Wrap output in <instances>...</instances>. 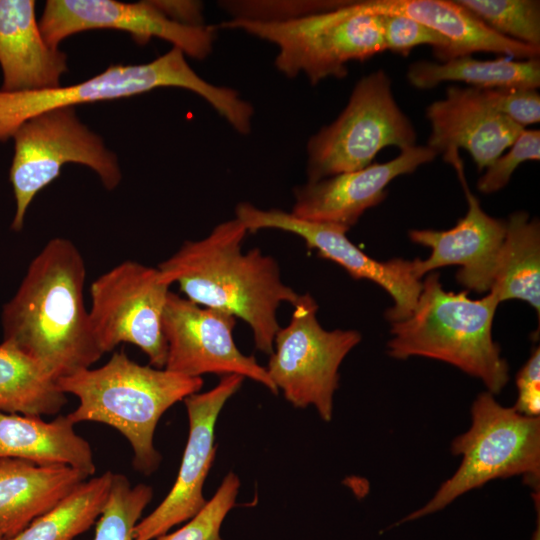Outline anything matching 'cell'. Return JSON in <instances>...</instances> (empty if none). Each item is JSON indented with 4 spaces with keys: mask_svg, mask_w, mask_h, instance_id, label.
Instances as JSON below:
<instances>
[{
    "mask_svg": "<svg viewBox=\"0 0 540 540\" xmlns=\"http://www.w3.org/2000/svg\"><path fill=\"white\" fill-rule=\"evenodd\" d=\"M170 284L158 268L126 260L90 286V323L105 354L121 343L139 347L152 367L163 369L167 346L162 317Z\"/></svg>",
    "mask_w": 540,
    "mask_h": 540,
    "instance_id": "cell-11",
    "label": "cell"
},
{
    "mask_svg": "<svg viewBox=\"0 0 540 540\" xmlns=\"http://www.w3.org/2000/svg\"><path fill=\"white\" fill-rule=\"evenodd\" d=\"M451 451L462 457L459 468L428 503L399 523L435 513L493 479L521 475L539 492L540 417H527L513 407H504L488 391L474 400L471 426L453 440Z\"/></svg>",
    "mask_w": 540,
    "mask_h": 540,
    "instance_id": "cell-7",
    "label": "cell"
},
{
    "mask_svg": "<svg viewBox=\"0 0 540 540\" xmlns=\"http://www.w3.org/2000/svg\"><path fill=\"white\" fill-rule=\"evenodd\" d=\"M160 87H178L196 93L229 123L238 120L246 106L238 91L201 78L185 60V54L173 47L149 63L112 65L70 86L24 92L0 90V142L8 141L25 121L46 111L117 100Z\"/></svg>",
    "mask_w": 540,
    "mask_h": 540,
    "instance_id": "cell-6",
    "label": "cell"
},
{
    "mask_svg": "<svg viewBox=\"0 0 540 540\" xmlns=\"http://www.w3.org/2000/svg\"><path fill=\"white\" fill-rule=\"evenodd\" d=\"M12 138L14 155L9 178L16 202L13 231L22 230L33 198L59 176L65 164L78 163L93 169L108 190L116 188L121 180L116 155L106 149L100 136L80 122L75 107L32 117L18 127Z\"/></svg>",
    "mask_w": 540,
    "mask_h": 540,
    "instance_id": "cell-9",
    "label": "cell"
},
{
    "mask_svg": "<svg viewBox=\"0 0 540 540\" xmlns=\"http://www.w3.org/2000/svg\"><path fill=\"white\" fill-rule=\"evenodd\" d=\"M57 385L79 399L78 407L67 414L70 421L98 422L118 430L131 445L133 466L148 475L161 461L153 444L159 419L172 405L198 393L203 379L138 364L121 351L99 368L59 378Z\"/></svg>",
    "mask_w": 540,
    "mask_h": 540,
    "instance_id": "cell-3",
    "label": "cell"
},
{
    "mask_svg": "<svg viewBox=\"0 0 540 540\" xmlns=\"http://www.w3.org/2000/svg\"><path fill=\"white\" fill-rule=\"evenodd\" d=\"M289 324L277 331L267 373L294 407L313 405L329 422L338 369L346 355L361 341L356 330H325L317 320L318 304L308 293L293 305Z\"/></svg>",
    "mask_w": 540,
    "mask_h": 540,
    "instance_id": "cell-10",
    "label": "cell"
},
{
    "mask_svg": "<svg viewBox=\"0 0 540 540\" xmlns=\"http://www.w3.org/2000/svg\"><path fill=\"white\" fill-rule=\"evenodd\" d=\"M415 142L416 132L395 101L391 80L379 69L360 78L337 119L308 140V182L363 169L383 148L404 150Z\"/></svg>",
    "mask_w": 540,
    "mask_h": 540,
    "instance_id": "cell-8",
    "label": "cell"
},
{
    "mask_svg": "<svg viewBox=\"0 0 540 540\" xmlns=\"http://www.w3.org/2000/svg\"><path fill=\"white\" fill-rule=\"evenodd\" d=\"M437 153L428 146H413L383 163L307 182L294 189L292 214L300 219L330 223L350 229L369 208L381 203L387 185L431 162Z\"/></svg>",
    "mask_w": 540,
    "mask_h": 540,
    "instance_id": "cell-17",
    "label": "cell"
},
{
    "mask_svg": "<svg viewBox=\"0 0 540 540\" xmlns=\"http://www.w3.org/2000/svg\"><path fill=\"white\" fill-rule=\"evenodd\" d=\"M220 28L239 29L274 44L277 70L287 78L304 73L311 85L344 78L348 62L385 51L382 16L369 12L362 1H342L333 9L281 21L232 18Z\"/></svg>",
    "mask_w": 540,
    "mask_h": 540,
    "instance_id": "cell-5",
    "label": "cell"
},
{
    "mask_svg": "<svg viewBox=\"0 0 540 540\" xmlns=\"http://www.w3.org/2000/svg\"><path fill=\"white\" fill-rule=\"evenodd\" d=\"M38 23L44 40L54 48L75 33L113 29L129 33L139 45L160 38L198 60L211 54L217 34L214 26L173 21L153 1L48 0Z\"/></svg>",
    "mask_w": 540,
    "mask_h": 540,
    "instance_id": "cell-14",
    "label": "cell"
},
{
    "mask_svg": "<svg viewBox=\"0 0 540 540\" xmlns=\"http://www.w3.org/2000/svg\"><path fill=\"white\" fill-rule=\"evenodd\" d=\"M247 229L237 219L224 221L197 241H186L158 269L168 284L177 283L193 303L241 318L251 328L255 346L273 353L280 329L277 309L300 297L286 285L278 263L258 248L247 253L242 243Z\"/></svg>",
    "mask_w": 540,
    "mask_h": 540,
    "instance_id": "cell-2",
    "label": "cell"
},
{
    "mask_svg": "<svg viewBox=\"0 0 540 540\" xmlns=\"http://www.w3.org/2000/svg\"><path fill=\"white\" fill-rule=\"evenodd\" d=\"M152 497L150 486H132L125 475L113 473L109 494L96 524L94 540H134V528Z\"/></svg>",
    "mask_w": 540,
    "mask_h": 540,
    "instance_id": "cell-28",
    "label": "cell"
},
{
    "mask_svg": "<svg viewBox=\"0 0 540 540\" xmlns=\"http://www.w3.org/2000/svg\"><path fill=\"white\" fill-rule=\"evenodd\" d=\"M381 16L385 50L407 56L413 48L429 45L438 59L447 60L450 44L438 32L408 17Z\"/></svg>",
    "mask_w": 540,
    "mask_h": 540,
    "instance_id": "cell-30",
    "label": "cell"
},
{
    "mask_svg": "<svg viewBox=\"0 0 540 540\" xmlns=\"http://www.w3.org/2000/svg\"><path fill=\"white\" fill-rule=\"evenodd\" d=\"M498 304L491 292L473 300L466 291H446L439 273L430 272L412 314L391 323L388 354L396 359L421 356L446 362L498 394L509 380L508 364L492 338Z\"/></svg>",
    "mask_w": 540,
    "mask_h": 540,
    "instance_id": "cell-4",
    "label": "cell"
},
{
    "mask_svg": "<svg viewBox=\"0 0 540 540\" xmlns=\"http://www.w3.org/2000/svg\"><path fill=\"white\" fill-rule=\"evenodd\" d=\"M479 178L477 188L483 193H494L504 188L515 169L524 161L540 159V131L524 129L508 148Z\"/></svg>",
    "mask_w": 540,
    "mask_h": 540,
    "instance_id": "cell-31",
    "label": "cell"
},
{
    "mask_svg": "<svg viewBox=\"0 0 540 540\" xmlns=\"http://www.w3.org/2000/svg\"><path fill=\"white\" fill-rule=\"evenodd\" d=\"M362 4L373 14L408 17L435 30L449 41L447 60L475 52L504 54L517 60L540 54V48L493 31L456 0H364Z\"/></svg>",
    "mask_w": 540,
    "mask_h": 540,
    "instance_id": "cell-20",
    "label": "cell"
},
{
    "mask_svg": "<svg viewBox=\"0 0 540 540\" xmlns=\"http://www.w3.org/2000/svg\"><path fill=\"white\" fill-rule=\"evenodd\" d=\"M518 397L513 407L527 417L540 414V350L535 348L529 360L517 374Z\"/></svg>",
    "mask_w": 540,
    "mask_h": 540,
    "instance_id": "cell-33",
    "label": "cell"
},
{
    "mask_svg": "<svg viewBox=\"0 0 540 540\" xmlns=\"http://www.w3.org/2000/svg\"><path fill=\"white\" fill-rule=\"evenodd\" d=\"M240 481L229 472L214 496L189 522L171 534H163L157 540H224L220 536L221 525L228 512L235 506Z\"/></svg>",
    "mask_w": 540,
    "mask_h": 540,
    "instance_id": "cell-29",
    "label": "cell"
},
{
    "mask_svg": "<svg viewBox=\"0 0 540 540\" xmlns=\"http://www.w3.org/2000/svg\"><path fill=\"white\" fill-rule=\"evenodd\" d=\"M499 303L518 299L540 314V224L524 211L506 221V234L498 256L492 287Z\"/></svg>",
    "mask_w": 540,
    "mask_h": 540,
    "instance_id": "cell-23",
    "label": "cell"
},
{
    "mask_svg": "<svg viewBox=\"0 0 540 540\" xmlns=\"http://www.w3.org/2000/svg\"><path fill=\"white\" fill-rule=\"evenodd\" d=\"M489 105L517 125L525 126L540 121V95L537 89L510 87L482 90Z\"/></svg>",
    "mask_w": 540,
    "mask_h": 540,
    "instance_id": "cell-32",
    "label": "cell"
},
{
    "mask_svg": "<svg viewBox=\"0 0 540 540\" xmlns=\"http://www.w3.org/2000/svg\"><path fill=\"white\" fill-rule=\"evenodd\" d=\"M85 261L67 238L49 240L30 262L1 313L3 342L56 381L91 367L103 352L83 298Z\"/></svg>",
    "mask_w": 540,
    "mask_h": 540,
    "instance_id": "cell-1",
    "label": "cell"
},
{
    "mask_svg": "<svg viewBox=\"0 0 540 540\" xmlns=\"http://www.w3.org/2000/svg\"><path fill=\"white\" fill-rule=\"evenodd\" d=\"M407 79L419 89H429L444 81H461L481 90L510 87L537 89L540 86V60H479L471 55L441 63L423 60L408 67Z\"/></svg>",
    "mask_w": 540,
    "mask_h": 540,
    "instance_id": "cell-24",
    "label": "cell"
},
{
    "mask_svg": "<svg viewBox=\"0 0 540 540\" xmlns=\"http://www.w3.org/2000/svg\"><path fill=\"white\" fill-rule=\"evenodd\" d=\"M67 399L37 362L13 345L0 343V412L54 415Z\"/></svg>",
    "mask_w": 540,
    "mask_h": 540,
    "instance_id": "cell-25",
    "label": "cell"
},
{
    "mask_svg": "<svg viewBox=\"0 0 540 540\" xmlns=\"http://www.w3.org/2000/svg\"><path fill=\"white\" fill-rule=\"evenodd\" d=\"M431 126L427 146L447 161L466 150L479 170L487 168L524 130L486 101L481 89L451 85L426 110Z\"/></svg>",
    "mask_w": 540,
    "mask_h": 540,
    "instance_id": "cell-18",
    "label": "cell"
},
{
    "mask_svg": "<svg viewBox=\"0 0 540 540\" xmlns=\"http://www.w3.org/2000/svg\"><path fill=\"white\" fill-rule=\"evenodd\" d=\"M243 377L224 375L204 393L184 399L189 434L176 481L160 505L138 522L134 540H152L198 514L206 505L203 486L216 454L215 425L227 400L241 387Z\"/></svg>",
    "mask_w": 540,
    "mask_h": 540,
    "instance_id": "cell-15",
    "label": "cell"
},
{
    "mask_svg": "<svg viewBox=\"0 0 540 540\" xmlns=\"http://www.w3.org/2000/svg\"><path fill=\"white\" fill-rule=\"evenodd\" d=\"M113 472L87 479L54 508L6 540H73L98 519L107 500Z\"/></svg>",
    "mask_w": 540,
    "mask_h": 540,
    "instance_id": "cell-26",
    "label": "cell"
},
{
    "mask_svg": "<svg viewBox=\"0 0 540 540\" xmlns=\"http://www.w3.org/2000/svg\"><path fill=\"white\" fill-rule=\"evenodd\" d=\"M235 215L248 232L278 229L296 234L308 248L317 250L320 257L343 267L352 278L370 280L381 286L394 301L385 314L391 323L412 314L422 289L413 260H375L347 238L349 229L337 224L300 219L280 209L263 210L242 202L236 205Z\"/></svg>",
    "mask_w": 540,
    "mask_h": 540,
    "instance_id": "cell-13",
    "label": "cell"
},
{
    "mask_svg": "<svg viewBox=\"0 0 540 540\" xmlns=\"http://www.w3.org/2000/svg\"><path fill=\"white\" fill-rule=\"evenodd\" d=\"M537 514H538V517H537V529L535 530L534 534H533V537H532V540H540V516H539V507H537Z\"/></svg>",
    "mask_w": 540,
    "mask_h": 540,
    "instance_id": "cell-35",
    "label": "cell"
},
{
    "mask_svg": "<svg viewBox=\"0 0 540 540\" xmlns=\"http://www.w3.org/2000/svg\"><path fill=\"white\" fill-rule=\"evenodd\" d=\"M0 540H6L5 535L3 531L1 530V528H0Z\"/></svg>",
    "mask_w": 540,
    "mask_h": 540,
    "instance_id": "cell-36",
    "label": "cell"
},
{
    "mask_svg": "<svg viewBox=\"0 0 540 540\" xmlns=\"http://www.w3.org/2000/svg\"><path fill=\"white\" fill-rule=\"evenodd\" d=\"M0 67L4 92L60 86L67 55L44 40L33 0H0Z\"/></svg>",
    "mask_w": 540,
    "mask_h": 540,
    "instance_id": "cell-19",
    "label": "cell"
},
{
    "mask_svg": "<svg viewBox=\"0 0 540 540\" xmlns=\"http://www.w3.org/2000/svg\"><path fill=\"white\" fill-rule=\"evenodd\" d=\"M89 477L69 466L0 459V528L5 538L54 508Z\"/></svg>",
    "mask_w": 540,
    "mask_h": 540,
    "instance_id": "cell-21",
    "label": "cell"
},
{
    "mask_svg": "<svg viewBox=\"0 0 540 540\" xmlns=\"http://www.w3.org/2000/svg\"><path fill=\"white\" fill-rule=\"evenodd\" d=\"M74 425L67 415L46 422L41 416L0 412V459L64 465L92 476L96 466L91 446Z\"/></svg>",
    "mask_w": 540,
    "mask_h": 540,
    "instance_id": "cell-22",
    "label": "cell"
},
{
    "mask_svg": "<svg viewBox=\"0 0 540 540\" xmlns=\"http://www.w3.org/2000/svg\"><path fill=\"white\" fill-rule=\"evenodd\" d=\"M170 19L189 26H203L202 3L198 1H153Z\"/></svg>",
    "mask_w": 540,
    "mask_h": 540,
    "instance_id": "cell-34",
    "label": "cell"
},
{
    "mask_svg": "<svg viewBox=\"0 0 540 540\" xmlns=\"http://www.w3.org/2000/svg\"><path fill=\"white\" fill-rule=\"evenodd\" d=\"M235 324V316L197 305L169 291L162 317L167 346L164 369L189 377L236 374L277 394L266 368L237 348L233 338Z\"/></svg>",
    "mask_w": 540,
    "mask_h": 540,
    "instance_id": "cell-12",
    "label": "cell"
},
{
    "mask_svg": "<svg viewBox=\"0 0 540 540\" xmlns=\"http://www.w3.org/2000/svg\"><path fill=\"white\" fill-rule=\"evenodd\" d=\"M498 34L540 48V1L457 0Z\"/></svg>",
    "mask_w": 540,
    "mask_h": 540,
    "instance_id": "cell-27",
    "label": "cell"
},
{
    "mask_svg": "<svg viewBox=\"0 0 540 540\" xmlns=\"http://www.w3.org/2000/svg\"><path fill=\"white\" fill-rule=\"evenodd\" d=\"M468 201L466 215L451 229L411 230L410 239L429 247L427 259L413 260L417 275L437 268L458 265L457 281L464 287L479 293L490 291L493 283L498 256L506 234V221L486 214L478 199L470 192L465 181L462 164L455 166Z\"/></svg>",
    "mask_w": 540,
    "mask_h": 540,
    "instance_id": "cell-16",
    "label": "cell"
}]
</instances>
